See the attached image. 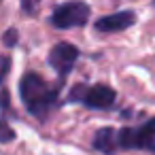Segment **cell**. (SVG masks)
<instances>
[{
	"mask_svg": "<svg viewBox=\"0 0 155 155\" xmlns=\"http://www.w3.org/2000/svg\"><path fill=\"white\" fill-rule=\"evenodd\" d=\"M21 5H24V9H26V13H32L38 5H41V0H21Z\"/></svg>",
	"mask_w": 155,
	"mask_h": 155,
	"instance_id": "30bf717a",
	"label": "cell"
},
{
	"mask_svg": "<svg viewBox=\"0 0 155 155\" xmlns=\"http://www.w3.org/2000/svg\"><path fill=\"white\" fill-rule=\"evenodd\" d=\"M15 41H17V34H15V30H9V32H7V36H5V43H7V47H13V45H15Z\"/></svg>",
	"mask_w": 155,
	"mask_h": 155,
	"instance_id": "8fae6325",
	"label": "cell"
},
{
	"mask_svg": "<svg viewBox=\"0 0 155 155\" xmlns=\"http://www.w3.org/2000/svg\"><path fill=\"white\" fill-rule=\"evenodd\" d=\"M19 94H21V100L26 104V108L34 115V117H41L45 119L47 113L51 110V106L55 104V98H58V89H51L38 74L34 72H28L21 83H19Z\"/></svg>",
	"mask_w": 155,
	"mask_h": 155,
	"instance_id": "6da1fadb",
	"label": "cell"
},
{
	"mask_svg": "<svg viewBox=\"0 0 155 155\" xmlns=\"http://www.w3.org/2000/svg\"><path fill=\"white\" fill-rule=\"evenodd\" d=\"M89 17V7L81 0H72V2H66L62 7L55 9L53 13V24L62 30L66 28H77V26H85Z\"/></svg>",
	"mask_w": 155,
	"mask_h": 155,
	"instance_id": "277c9868",
	"label": "cell"
},
{
	"mask_svg": "<svg viewBox=\"0 0 155 155\" xmlns=\"http://www.w3.org/2000/svg\"><path fill=\"white\" fill-rule=\"evenodd\" d=\"M13 138H15V132L5 121H0V142H11Z\"/></svg>",
	"mask_w": 155,
	"mask_h": 155,
	"instance_id": "ba28073f",
	"label": "cell"
},
{
	"mask_svg": "<svg viewBox=\"0 0 155 155\" xmlns=\"http://www.w3.org/2000/svg\"><path fill=\"white\" fill-rule=\"evenodd\" d=\"M77 58H79V49H77L74 45H70V43H60V45H55V47L51 49V53H49V64L60 72V77H66V74L72 70Z\"/></svg>",
	"mask_w": 155,
	"mask_h": 155,
	"instance_id": "5b68a950",
	"label": "cell"
},
{
	"mask_svg": "<svg viewBox=\"0 0 155 155\" xmlns=\"http://www.w3.org/2000/svg\"><path fill=\"white\" fill-rule=\"evenodd\" d=\"M70 100L83 102L89 108H108L115 102V91L108 85H94V87H83L77 85L70 91Z\"/></svg>",
	"mask_w": 155,
	"mask_h": 155,
	"instance_id": "3957f363",
	"label": "cell"
},
{
	"mask_svg": "<svg viewBox=\"0 0 155 155\" xmlns=\"http://www.w3.org/2000/svg\"><path fill=\"white\" fill-rule=\"evenodd\" d=\"M134 21H136V17H134L132 11H119V13H113L108 17L98 19L96 30H100V32H121V30L130 28Z\"/></svg>",
	"mask_w": 155,
	"mask_h": 155,
	"instance_id": "8992f818",
	"label": "cell"
},
{
	"mask_svg": "<svg viewBox=\"0 0 155 155\" xmlns=\"http://www.w3.org/2000/svg\"><path fill=\"white\" fill-rule=\"evenodd\" d=\"M9 68H11V60L7 55H0V83H2L5 77L9 74Z\"/></svg>",
	"mask_w": 155,
	"mask_h": 155,
	"instance_id": "9c48e42d",
	"label": "cell"
},
{
	"mask_svg": "<svg viewBox=\"0 0 155 155\" xmlns=\"http://www.w3.org/2000/svg\"><path fill=\"white\" fill-rule=\"evenodd\" d=\"M94 147L98 149V151H102V153H115L117 151V140H115V130H110V127H102V130H98L96 132V136H94Z\"/></svg>",
	"mask_w": 155,
	"mask_h": 155,
	"instance_id": "52a82bcc",
	"label": "cell"
},
{
	"mask_svg": "<svg viewBox=\"0 0 155 155\" xmlns=\"http://www.w3.org/2000/svg\"><path fill=\"white\" fill-rule=\"evenodd\" d=\"M117 151L119 149H147L155 151V119L140 127H123L115 132Z\"/></svg>",
	"mask_w": 155,
	"mask_h": 155,
	"instance_id": "7a4b0ae2",
	"label": "cell"
}]
</instances>
